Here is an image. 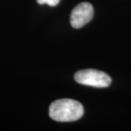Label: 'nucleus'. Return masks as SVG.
Instances as JSON below:
<instances>
[{"mask_svg": "<svg viewBox=\"0 0 131 131\" xmlns=\"http://www.w3.org/2000/svg\"><path fill=\"white\" fill-rule=\"evenodd\" d=\"M61 0H37L39 4H48L49 6H56Z\"/></svg>", "mask_w": 131, "mask_h": 131, "instance_id": "4", "label": "nucleus"}, {"mask_svg": "<svg viewBox=\"0 0 131 131\" xmlns=\"http://www.w3.org/2000/svg\"><path fill=\"white\" fill-rule=\"evenodd\" d=\"M76 82L83 85L95 88H106L111 84L112 79L106 73L95 69H85L75 73Z\"/></svg>", "mask_w": 131, "mask_h": 131, "instance_id": "2", "label": "nucleus"}, {"mask_svg": "<svg viewBox=\"0 0 131 131\" xmlns=\"http://www.w3.org/2000/svg\"><path fill=\"white\" fill-rule=\"evenodd\" d=\"M49 117L57 122L77 121L83 117V107L80 102L72 99H61L52 102Z\"/></svg>", "mask_w": 131, "mask_h": 131, "instance_id": "1", "label": "nucleus"}, {"mask_svg": "<svg viewBox=\"0 0 131 131\" xmlns=\"http://www.w3.org/2000/svg\"><path fill=\"white\" fill-rule=\"evenodd\" d=\"M94 9L89 3H81L72 9L70 22L73 28H81L93 18Z\"/></svg>", "mask_w": 131, "mask_h": 131, "instance_id": "3", "label": "nucleus"}]
</instances>
